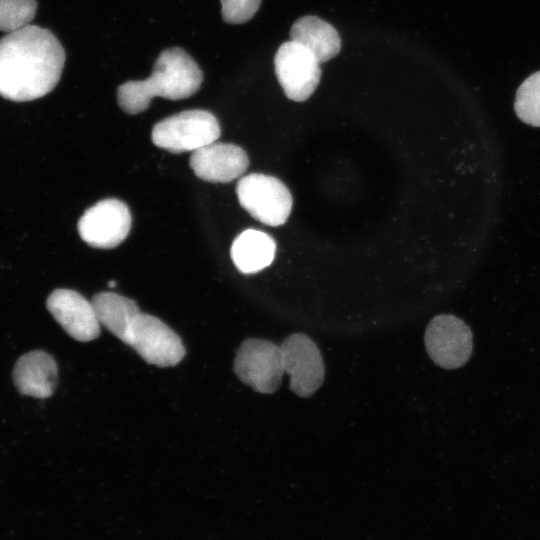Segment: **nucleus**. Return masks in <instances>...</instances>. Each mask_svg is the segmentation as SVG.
Instances as JSON below:
<instances>
[{"instance_id":"ddd939ff","label":"nucleus","mask_w":540,"mask_h":540,"mask_svg":"<svg viewBox=\"0 0 540 540\" xmlns=\"http://www.w3.org/2000/svg\"><path fill=\"white\" fill-rule=\"evenodd\" d=\"M57 378L56 361L42 350L31 351L21 356L13 370V381L19 393L40 399L53 394Z\"/></svg>"},{"instance_id":"6e6552de","label":"nucleus","mask_w":540,"mask_h":540,"mask_svg":"<svg viewBox=\"0 0 540 540\" xmlns=\"http://www.w3.org/2000/svg\"><path fill=\"white\" fill-rule=\"evenodd\" d=\"M127 345L148 364L158 367L175 366L185 355L179 336L159 318L142 312L131 328Z\"/></svg>"},{"instance_id":"2eb2a0df","label":"nucleus","mask_w":540,"mask_h":540,"mask_svg":"<svg viewBox=\"0 0 540 540\" xmlns=\"http://www.w3.org/2000/svg\"><path fill=\"white\" fill-rule=\"evenodd\" d=\"M276 244L267 233L247 229L241 232L231 246V258L236 268L252 274L268 267L275 257Z\"/></svg>"},{"instance_id":"dca6fc26","label":"nucleus","mask_w":540,"mask_h":540,"mask_svg":"<svg viewBox=\"0 0 540 540\" xmlns=\"http://www.w3.org/2000/svg\"><path fill=\"white\" fill-rule=\"evenodd\" d=\"M92 303L100 324L127 345L131 328L141 313L137 304L113 292L95 294Z\"/></svg>"},{"instance_id":"6ab92c4d","label":"nucleus","mask_w":540,"mask_h":540,"mask_svg":"<svg viewBox=\"0 0 540 540\" xmlns=\"http://www.w3.org/2000/svg\"><path fill=\"white\" fill-rule=\"evenodd\" d=\"M225 22L241 24L250 20L259 9L261 0H220Z\"/></svg>"},{"instance_id":"1a4fd4ad","label":"nucleus","mask_w":540,"mask_h":540,"mask_svg":"<svg viewBox=\"0 0 540 540\" xmlns=\"http://www.w3.org/2000/svg\"><path fill=\"white\" fill-rule=\"evenodd\" d=\"M128 206L115 198L104 199L88 208L78 221L80 237L88 245L109 249L122 243L131 229Z\"/></svg>"},{"instance_id":"f257e3e1","label":"nucleus","mask_w":540,"mask_h":540,"mask_svg":"<svg viewBox=\"0 0 540 540\" xmlns=\"http://www.w3.org/2000/svg\"><path fill=\"white\" fill-rule=\"evenodd\" d=\"M65 51L48 29L28 25L0 39V96L15 102L32 101L58 84Z\"/></svg>"},{"instance_id":"9b49d317","label":"nucleus","mask_w":540,"mask_h":540,"mask_svg":"<svg viewBox=\"0 0 540 540\" xmlns=\"http://www.w3.org/2000/svg\"><path fill=\"white\" fill-rule=\"evenodd\" d=\"M46 307L75 340L88 342L99 336L101 324L94 305L80 293L70 289H56L47 298Z\"/></svg>"},{"instance_id":"39448f33","label":"nucleus","mask_w":540,"mask_h":540,"mask_svg":"<svg viewBox=\"0 0 540 540\" xmlns=\"http://www.w3.org/2000/svg\"><path fill=\"white\" fill-rule=\"evenodd\" d=\"M233 368L241 382L263 394L276 392L285 372L280 346L256 338L242 342L236 352Z\"/></svg>"},{"instance_id":"f03ea898","label":"nucleus","mask_w":540,"mask_h":540,"mask_svg":"<svg viewBox=\"0 0 540 540\" xmlns=\"http://www.w3.org/2000/svg\"><path fill=\"white\" fill-rule=\"evenodd\" d=\"M203 81L198 64L182 48L162 51L150 77L128 81L118 87L117 101L122 110L138 114L146 110L154 97L181 100L196 93Z\"/></svg>"},{"instance_id":"423d86ee","label":"nucleus","mask_w":540,"mask_h":540,"mask_svg":"<svg viewBox=\"0 0 540 540\" xmlns=\"http://www.w3.org/2000/svg\"><path fill=\"white\" fill-rule=\"evenodd\" d=\"M320 63L301 44L284 42L274 57L275 74L285 95L296 102L308 99L319 84Z\"/></svg>"},{"instance_id":"0eeeda50","label":"nucleus","mask_w":540,"mask_h":540,"mask_svg":"<svg viewBox=\"0 0 540 540\" xmlns=\"http://www.w3.org/2000/svg\"><path fill=\"white\" fill-rule=\"evenodd\" d=\"M284 371L290 375V389L300 397H310L322 385L323 358L316 343L303 333H295L280 345Z\"/></svg>"},{"instance_id":"a211bd4d","label":"nucleus","mask_w":540,"mask_h":540,"mask_svg":"<svg viewBox=\"0 0 540 540\" xmlns=\"http://www.w3.org/2000/svg\"><path fill=\"white\" fill-rule=\"evenodd\" d=\"M36 10V0H0V31L11 33L30 25Z\"/></svg>"},{"instance_id":"9d476101","label":"nucleus","mask_w":540,"mask_h":540,"mask_svg":"<svg viewBox=\"0 0 540 540\" xmlns=\"http://www.w3.org/2000/svg\"><path fill=\"white\" fill-rule=\"evenodd\" d=\"M424 342L429 357L438 366L455 369L464 365L472 352V333L459 318L441 314L428 324Z\"/></svg>"},{"instance_id":"4468645a","label":"nucleus","mask_w":540,"mask_h":540,"mask_svg":"<svg viewBox=\"0 0 540 540\" xmlns=\"http://www.w3.org/2000/svg\"><path fill=\"white\" fill-rule=\"evenodd\" d=\"M290 39L304 46L319 63L334 58L341 49L337 30L313 15L303 16L293 23Z\"/></svg>"},{"instance_id":"f3484780","label":"nucleus","mask_w":540,"mask_h":540,"mask_svg":"<svg viewBox=\"0 0 540 540\" xmlns=\"http://www.w3.org/2000/svg\"><path fill=\"white\" fill-rule=\"evenodd\" d=\"M514 107L523 122L540 127V71L529 76L519 86Z\"/></svg>"},{"instance_id":"aec40b11","label":"nucleus","mask_w":540,"mask_h":540,"mask_svg":"<svg viewBox=\"0 0 540 540\" xmlns=\"http://www.w3.org/2000/svg\"><path fill=\"white\" fill-rule=\"evenodd\" d=\"M108 285L112 288V287L116 286V282L111 280V281L108 282Z\"/></svg>"},{"instance_id":"7ed1b4c3","label":"nucleus","mask_w":540,"mask_h":540,"mask_svg":"<svg viewBox=\"0 0 540 540\" xmlns=\"http://www.w3.org/2000/svg\"><path fill=\"white\" fill-rule=\"evenodd\" d=\"M221 134L217 118L202 109L186 110L156 123L152 129L155 146L173 153L198 150L215 142Z\"/></svg>"},{"instance_id":"f8f14e48","label":"nucleus","mask_w":540,"mask_h":540,"mask_svg":"<svg viewBox=\"0 0 540 540\" xmlns=\"http://www.w3.org/2000/svg\"><path fill=\"white\" fill-rule=\"evenodd\" d=\"M189 164L198 178L207 182L227 183L246 171L249 159L237 145L213 142L193 151Z\"/></svg>"},{"instance_id":"20e7f679","label":"nucleus","mask_w":540,"mask_h":540,"mask_svg":"<svg viewBox=\"0 0 540 540\" xmlns=\"http://www.w3.org/2000/svg\"><path fill=\"white\" fill-rule=\"evenodd\" d=\"M236 192L240 205L263 224L280 226L291 213V193L276 177L261 173L246 175L239 180Z\"/></svg>"}]
</instances>
